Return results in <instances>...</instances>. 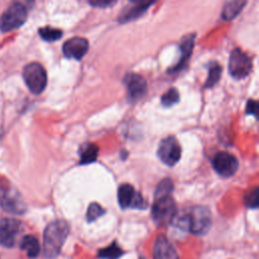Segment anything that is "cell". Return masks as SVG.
I'll return each instance as SVG.
<instances>
[{
	"label": "cell",
	"instance_id": "obj_1",
	"mask_svg": "<svg viewBox=\"0 0 259 259\" xmlns=\"http://www.w3.org/2000/svg\"><path fill=\"white\" fill-rule=\"evenodd\" d=\"M70 227L64 220H57L47 226L44 232V255L55 258L59 255L63 244L69 235Z\"/></svg>",
	"mask_w": 259,
	"mask_h": 259
},
{
	"label": "cell",
	"instance_id": "obj_2",
	"mask_svg": "<svg viewBox=\"0 0 259 259\" xmlns=\"http://www.w3.org/2000/svg\"><path fill=\"white\" fill-rule=\"evenodd\" d=\"M177 219V226L194 235H204L211 226V215L204 206H194ZM174 219V220H175Z\"/></svg>",
	"mask_w": 259,
	"mask_h": 259
},
{
	"label": "cell",
	"instance_id": "obj_3",
	"mask_svg": "<svg viewBox=\"0 0 259 259\" xmlns=\"http://www.w3.org/2000/svg\"><path fill=\"white\" fill-rule=\"evenodd\" d=\"M177 217V205L171 193L154 195L152 218L158 226L171 224Z\"/></svg>",
	"mask_w": 259,
	"mask_h": 259
},
{
	"label": "cell",
	"instance_id": "obj_4",
	"mask_svg": "<svg viewBox=\"0 0 259 259\" xmlns=\"http://www.w3.org/2000/svg\"><path fill=\"white\" fill-rule=\"evenodd\" d=\"M0 205L10 213L20 214L25 211V204L19 193L6 180H0Z\"/></svg>",
	"mask_w": 259,
	"mask_h": 259
},
{
	"label": "cell",
	"instance_id": "obj_5",
	"mask_svg": "<svg viewBox=\"0 0 259 259\" xmlns=\"http://www.w3.org/2000/svg\"><path fill=\"white\" fill-rule=\"evenodd\" d=\"M23 79L28 89L34 93H41L47 86V72L45 68L36 62L26 65L23 69Z\"/></svg>",
	"mask_w": 259,
	"mask_h": 259
},
{
	"label": "cell",
	"instance_id": "obj_6",
	"mask_svg": "<svg viewBox=\"0 0 259 259\" xmlns=\"http://www.w3.org/2000/svg\"><path fill=\"white\" fill-rule=\"evenodd\" d=\"M27 18V10L21 3H14L7 8L0 18V29L8 32L20 27Z\"/></svg>",
	"mask_w": 259,
	"mask_h": 259
},
{
	"label": "cell",
	"instance_id": "obj_7",
	"mask_svg": "<svg viewBox=\"0 0 259 259\" xmlns=\"http://www.w3.org/2000/svg\"><path fill=\"white\" fill-rule=\"evenodd\" d=\"M252 69L250 58L240 49H234L229 60V72L237 80L246 78Z\"/></svg>",
	"mask_w": 259,
	"mask_h": 259
},
{
	"label": "cell",
	"instance_id": "obj_8",
	"mask_svg": "<svg viewBox=\"0 0 259 259\" xmlns=\"http://www.w3.org/2000/svg\"><path fill=\"white\" fill-rule=\"evenodd\" d=\"M159 159L167 166H174L181 157V147L175 137L169 136L163 139L157 151Z\"/></svg>",
	"mask_w": 259,
	"mask_h": 259
},
{
	"label": "cell",
	"instance_id": "obj_9",
	"mask_svg": "<svg viewBox=\"0 0 259 259\" xmlns=\"http://www.w3.org/2000/svg\"><path fill=\"white\" fill-rule=\"evenodd\" d=\"M117 200L121 208H139L147 207V201L144 200L142 194L137 192L135 188L127 183L121 184L117 190Z\"/></svg>",
	"mask_w": 259,
	"mask_h": 259
},
{
	"label": "cell",
	"instance_id": "obj_10",
	"mask_svg": "<svg viewBox=\"0 0 259 259\" xmlns=\"http://www.w3.org/2000/svg\"><path fill=\"white\" fill-rule=\"evenodd\" d=\"M237 158L228 152H219L212 159L214 171L223 177H231L238 170Z\"/></svg>",
	"mask_w": 259,
	"mask_h": 259
},
{
	"label": "cell",
	"instance_id": "obj_11",
	"mask_svg": "<svg viewBox=\"0 0 259 259\" xmlns=\"http://www.w3.org/2000/svg\"><path fill=\"white\" fill-rule=\"evenodd\" d=\"M20 229V222L11 219V218H4L0 222V243L7 247H13L17 235Z\"/></svg>",
	"mask_w": 259,
	"mask_h": 259
},
{
	"label": "cell",
	"instance_id": "obj_12",
	"mask_svg": "<svg viewBox=\"0 0 259 259\" xmlns=\"http://www.w3.org/2000/svg\"><path fill=\"white\" fill-rule=\"evenodd\" d=\"M123 82L126 87L127 95L133 101L141 99L147 92V81L142 75L128 73L124 76Z\"/></svg>",
	"mask_w": 259,
	"mask_h": 259
},
{
	"label": "cell",
	"instance_id": "obj_13",
	"mask_svg": "<svg viewBox=\"0 0 259 259\" xmlns=\"http://www.w3.org/2000/svg\"><path fill=\"white\" fill-rule=\"evenodd\" d=\"M88 49V40L81 36H74L69 38L63 45V53L65 57L74 60H81L87 54Z\"/></svg>",
	"mask_w": 259,
	"mask_h": 259
},
{
	"label": "cell",
	"instance_id": "obj_14",
	"mask_svg": "<svg viewBox=\"0 0 259 259\" xmlns=\"http://www.w3.org/2000/svg\"><path fill=\"white\" fill-rule=\"evenodd\" d=\"M131 1L133 2V5L130 7H126L118 16V21L120 23H125L139 18L157 0H131Z\"/></svg>",
	"mask_w": 259,
	"mask_h": 259
},
{
	"label": "cell",
	"instance_id": "obj_15",
	"mask_svg": "<svg viewBox=\"0 0 259 259\" xmlns=\"http://www.w3.org/2000/svg\"><path fill=\"white\" fill-rule=\"evenodd\" d=\"M153 259H179V256L164 235H159L153 247Z\"/></svg>",
	"mask_w": 259,
	"mask_h": 259
},
{
	"label": "cell",
	"instance_id": "obj_16",
	"mask_svg": "<svg viewBox=\"0 0 259 259\" xmlns=\"http://www.w3.org/2000/svg\"><path fill=\"white\" fill-rule=\"evenodd\" d=\"M194 39H195V33H189L182 37L181 42H180L181 57H180L179 61L177 62V64L174 67H172L171 69H169L170 73H176L185 67V65L187 64V62L192 54Z\"/></svg>",
	"mask_w": 259,
	"mask_h": 259
},
{
	"label": "cell",
	"instance_id": "obj_17",
	"mask_svg": "<svg viewBox=\"0 0 259 259\" xmlns=\"http://www.w3.org/2000/svg\"><path fill=\"white\" fill-rule=\"evenodd\" d=\"M20 248L26 252V255L29 258H36L40 251L39 243L37 239L32 235H26L22 238Z\"/></svg>",
	"mask_w": 259,
	"mask_h": 259
},
{
	"label": "cell",
	"instance_id": "obj_18",
	"mask_svg": "<svg viewBox=\"0 0 259 259\" xmlns=\"http://www.w3.org/2000/svg\"><path fill=\"white\" fill-rule=\"evenodd\" d=\"M80 164L87 165L96 161L98 156V147L92 143H86L80 148Z\"/></svg>",
	"mask_w": 259,
	"mask_h": 259
},
{
	"label": "cell",
	"instance_id": "obj_19",
	"mask_svg": "<svg viewBox=\"0 0 259 259\" xmlns=\"http://www.w3.org/2000/svg\"><path fill=\"white\" fill-rule=\"evenodd\" d=\"M246 0H228L224 6L222 16L226 20L233 19L245 6Z\"/></svg>",
	"mask_w": 259,
	"mask_h": 259
},
{
	"label": "cell",
	"instance_id": "obj_20",
	"mask_svg": "<svg viewBox=\"0 0 259 259\" xmlns=\"http://www.w3.org/2000/svg\"><path fill=\"white\" fill-rule=\"evenodd\" d=\"M123 254V251L119 248V246L113 242L108 247L100 249L98 251V258L101 259H118Z\"/></svg>",
	"mask_w": 259,
	"mask_h": 259
},
{
	"label": "cell",
	"instance_id": "obj_21",
	"mask_svg": "<svg viewBox=\"0 0 259 259\" xmlns=\"http://www.w3.org/2000/svg\"><path fill=\"white\" fill-rule=\"evenodd\" d=\"M222 72H223V68L220 64L218 63H211L209 70H208V76L205 82V87L206 88H211L213 87L221 79L222 76Z\"/></svg>",
	"mask_w": 259,
	"mask_h": 259
},
{
	"label": "cell",
	"instance_id": "obj_22",
	"mask_svg": "<svg viewBox=\"0 0 259 259\" xmlns=\"http://www.w3.org/2000/svg\"><path fill=\"white\" fill-rule=\"evenodd\" d=\"M38 33L40 35V37L47 41H55L58 40L62 37L63 32L61 29L58 28H54L51 26H45L39 28Z\"/></svg>",
	"mask_w": 259,
	"mask_h": 259
},
{
	"label": "cell",
	"instance_id": "obj_23",
	"mask_svg": "<svg viewBox=\"0 0 259 259\" xmlns=\"http://www.w3.org/2000/svg\"><path fill=\"white\" fill-rule=\"evenodd\" d=\"M105 212V209L98 204L97 202H92L89 204L87 212H86V220L88 223H92L98 218H100Z\"/></svg>",
	"mask_w": 259,
	"mask_h": 259
},
{
	"label": "cell",
	"instance_id": "obj_24",
	"mask_svg": "<svg viewBox=\"0 0 259 259\" xmlns=\"http://www.w3.org/2000/svg\"><path fill=\"white\" fill-rule=\"evenodd\" d=\"M179 100V93L175 88H170L166 93L163 94L161 97V103L165 107L172 106L173 104L177 103Z\"/></svg>",
	"mask_w": 259,
	"mask_h": 259
},
{
	"label": "cell",
	"instance_id": "obj_25",
	"mask_svg": "<svg viewBox=\"0 0 259 259\" xmlns=\"http://www.w3.org/2000/svg\"><path fill=\"white\" fill-rule=\"evenodd\" d=\"M245 204L249 208H257L259 203V196H258V188H254L253 190L249 191L245 195Z\"/></svg>",
	"mask_w": 259,
	"mask_h": 259
},
{
	"label": "cell",
	"instance_id": "obj_26",
	"mask_svg": "<svg viewBox=\"0 0 259 259\" xmlns=\"http://www.w3.org/2000/svg\"><path fill=\"white\" fill-rule=\"evenodd\" d=\"M173 190V183L171 181V179L169 178H165L162 181H160V183L158 184L156 190H155V194H166V193H172Z\"/></svg>",
	"mask_w": 259,
	"mask_h": 259
},
{
	"label": "cell",
	"instance_id": "obj_27",
	"mask_svg": "<svg viewBox=\"0 0 259 259\" xmlns=\"http://www.w3.org/2000/svg\"><path fill=\"white\" fill-rule=\"evenodd\" d=\"M92 6L99 8H106L114 5L117 0H88Z\"/></svg>",
	"mask_w": 259,
	"mask_h": 259
},
{
	"label": "cell",
	"instance_id": "obj_28",
	"mask_svg": "<svg viewBox=\"0 0 259 259\" xmlns=\"http://www.w3.org/2000/svg\"><path fill=\"white\" fill-rule=\"evenodd\" d=\"M257 109H258V103L256 100L249 99L247 106H246V113L247 114H252L253 116L257 115Z\"/></svg>",
	"mask_w": 259,
	"mask_h": 259
},
{
	"label": "cell",
	"instance_id": "obj_29",
	"mask_svg": "<svg viewBox=\"0 0 259 259\" xmlns=\"http://www.w3.org/2000/svg\"><path fill=\"white\" fill-rule=\"evenodd\" d=\"M26 1H27V2H32L33 0H26Z\"/></svg>",
	"mask_w": 259,
	"mask_h": 259
},
{
	"label": "cell",
	"instance_id": "obj_30",
	"mask_svg": "<svg viewBox=\"0 0 259 259\" xmlns=\"http://www.w3.org/2000/svg\"><path fill=\"white\" fill-rule=\"evenodd\" d=\"M1 135H2V131L0 130V136H1Z\"/></svg>",
	"mask_w": 259,
	"mask_h": 259
},
{
	"label": "cell",
	"instance_id": "obj_31",
	"mask_svg": "<svg viewBox=\"0 0 259 259\" xmlns=\"http://www.w3.org/2000/svg\"><path fill=\"white\" fill-rule=\"evenodd\" d=\"M140 259H145V258H143V257H140Z\"/></svg>",
	"mask_w": 259,
	"mask_h": 259
}]
</instances>
